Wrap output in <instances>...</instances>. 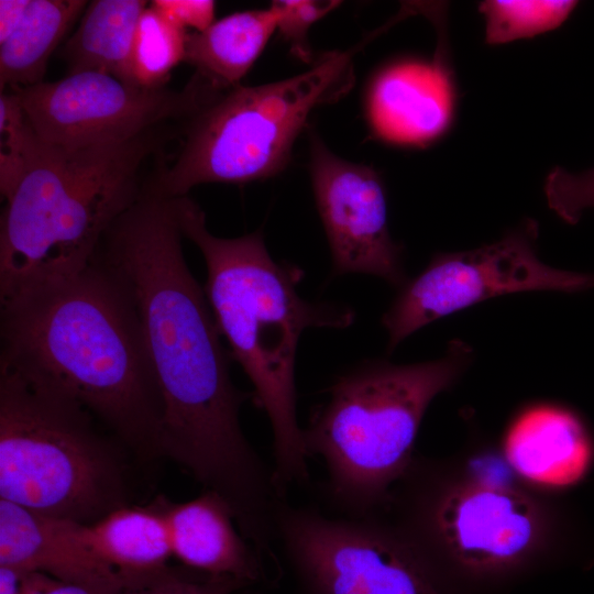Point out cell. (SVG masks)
<instances>
[{
    "instance_id": "cell-13",
    "label": "cell",
    "mask_w": 594,
    "mask_h": 594,
    "mask_svg": "<svg viewBox=\"0 0 594 594\" xmlns=\"http://www.w3.org/2000/svg\"><path fill=\"white\" fill-rule=\"evenodd\" d=\"M454 89L440 58L405 61L385 67L374 78L366 101L377 138L393 144L421 146L450 125Z\"/></svg>"
},
{
    "instance_id": "cell-29",
    "label": "cell",
    "mask_w": 594,
    "mask_h": 594,
    "mask_svg": "<svg viewBox=\"0 0 594 594\" xmlns=\"http://www.w3.org/2000/svg\"><path fill=\"white\" fill-rule=\"evenodd\" d=\"M30 0H0V42L16 28Z\"/></svg>"
},
{
    "instance_id": "cell-3",
    "label": "cell",
    "mask_w": 594,
    "mask_h": 594,
    "mask_svg": "<svg viewBox=\"0 0 594 594\" xmlns=\"http://www.w3.org/2000/svg\"><path fill=\"white\" fill-rule=\"evenodd\" d=\"M183 237L201 252L205 293L220 334L253 384V397L273 432V473L286 497L294 485L309 483L308 452L297 418L296 353L307 328L344 329L355 312L345 305L309 301L298 293L304 271L276 262L258 230L219 238L206 226L200 206L188 196L173 198Z\"/></svg>"
},
{
    "instance_id": "cell-31",
    "label": "cell",
    "mask_w": 594,
    "mask_h": 594,
    "mask_svg": "<svg viewBox=\"0 0 594 594\" xmlns=\"http://www.w3.org/2000/svg\"><path fill=\"white\" fill-rule=\"evenodd\" d=\"M246 588H248V587H246ZM246 588L240 590V591H238L235 594H250V593H245Z\"/></svg>"
},
{
    "instance_id": "cell-27",
    "label": "cell",
    "mask_w": 594,
    "mask_h": 594,
    "mask_svg": "<svg viewBox=\"0 0 594 594\" xmlns=\"http://www.w3.org/2000/svg\"><path fill=\"white\" fill-rule=\"evenodd\" d=\"M150 6L170 24L186 32H201L215 20L211 0H154Z\"/></svg>"
},
{
    "instance_id": "cell-24",
    "label": "cell",
    "mask_w": 594,
    "mask_h": 594,
    "mask_svg": "<svg viewBox=\"0 0 594 594\" xmlns=\"http://www.w3.org/2000/svg\"><path fill=\"white\" fill-rule=\"evenodd\" d=\"M549 208L569 224H576L584 210L594 208V168L574 174L554 167L546 177Z\"/></svg>"
},
{
    "instance_id": "cell-12",
    "label": "cell",
    "mask_w": 594,
    "mask_h": 594,
    "mask_svg": "<svg viewBox=\"0 0 594 594\" xmlns=\"http://www.w3.org/2000/svg\"><path fill=\"white\" fill-rule=\"evenodd\" d=\"M310 176L330 248L332 276L367 274L400 288L408 280L404 248L389 233L378 174L337 156L311 133Z\"/></svg>"
},
{
    "instance_id": "cell-5",
    "label": "cell",
    "mask_w": 594,
    "mask_h": 594,
    "mask_svg": "<svg viewBox=\"0 0 594 594\" xmlns=\"http://www.w3.org/2000/svg\"><path fill=\"white\" fill-rule=\"evenodd\" d=\"M473 358V348L454 339L436 360L405 365L365 360L334 378L302 430L308 455L324 463L321 493L338 516H374L408 469L429 405Z\"/></svg>"
},
{
    "instance_id": "cell-23",
    "label": "cell",
    "mask_w": 594,
    "mask_h": 594,
    "mask_svg": "<svg viewBox=\"0 0 594 594\" xmlns=\"http://www.w3.org/2000/svg\"><path fill=\"white\" fill-rule=\"evenodd\" d=\"M44 141L38 136L18 96L0 94V191L6 201L35 164Z\"/></svg>"
},
{
    "instance_id": "cell-17",
    "label": "cell",
    "mask_w": 594,
    "mask_h": 594,
    "mask_svg": "<svg viewBox=\"0 0 594 594\" xmlns=\"http://www.w3.org/2000/svg\"><path fill=\"white\" fill-rule=\"evenodd\" d=\"M85 526L91 549L124 588L150 583L172 569L161 495L146 505L120 507Z\"/></svg>"
},
{
    "instance_id": "cell-21",
    "label": "cell",
    "mask_w": 594,
    "mask_h": 594,
    "mask_svg": "<svg viewBox=\"0 0 594 594\" xmlns=\"http://www.w3.org/2000/svg\"><path fill=\"white\" fill-rule=\"evenodd\" d=\"M187 34L147 4L139 20L132 47L133 84L151 89L164 88L173 69L185 61Z\"/></svg>"
},
{
    "instance_id": "cell-11",
    "label": "cell",
    "mask_w": 594,
    "mask_h": 594,
    "mask_svg": "<svg viewBox=\"0 0 594 594\" xmlns=\"http://www.w3.org/2000/svg\"><path fill=\"white\" fill-rule=\"evenodd\" d=\"M442 541L465 584H490L512 576L528 559L539 534V516L525 494L503 485L475 483L452 490L425 506L417 527Z\"/></svg>"
},
{
    "instance_id": "cell-20",
    "label": "cell",
    "mask_w": 594,
    "mask_h": 594,
    "mask_svg": "<svg viewBox=\"0 0 594 594\" xmlns=\"http://www.w3.org/2000/svg\"><path fill=\"white\" fill-rule=\"evenodd\" d=\"M87 4L82 0H30L16 28L0 42L1 91L43 82L50 57Z\"/></svg>"
},
{
    "instance_id": "cell-26",
    "label": "cell",
    "mask_w": 594,
    "mask_h": 594,
    "mask_svg": "<svg viewBox=\"0 0 594 594\" xmlns=\"http://www.w3.org/2000/svg\"><path fill=\"white\" fill-rule=\"evenodd\" d=\"M246 587L251 586L231 578L190 579L170 569L150 583L123 588L121 594H235Z\"/></svg>"
},
{
    "instance_id": "cell-9",
    "label": "cell",
    "mask_w": 594,
    "mask_h": 594,
    "mask_svg": "<svg viewBox=\"0 0 594 594\" xmlns=\"http://www.w3.org/2000/svg\"><path fill=\"white\" fill-rule=\"evenodd\" d=\"M277 546L297 594H440L399 536L374 516H328L286 502Z\"/></svg>"
},
{
    "instance_id": "cell-7",
    "label": "cell",
    "mask_w": 594,
    "mask_h": 594,
    "mask_svg": "<svg viewBox=\"0 0 594 594\" xmlns=\"http://www.w3.org/2000/svg\"><path fill=\"white\" fill-rule=\"evenodd\" d=\"M356 51L329 52L299 75L219 95L188 119L179 152L147 188L176 198L201 184H245L278 174L312 110L351 89Z\"/></svg>"
},
{
    "instance_id": "cell-1",
    "label": "cell",
    "mask_w": 594,
    "mask_h": 594,
    "mask_svg": "<svg viewBox=\"0 0 594 594\" xmlns=\"http://www.w3.org/2000/svg\"><path fill=\"white\" fill-rule=\"evenodd\" d=\"M182 238L173 198L145 188L106 233L94 260L117 278L138 317L163 406L160 457L248 519L273 504V469L242 430L240 410L249 394L231 380V354L186 263Z\"/></svg>"
},
{
    "instance_id": "cell-22",
    "label": "cell",
    "mask_w": 594,
    "mask_h": 594,
    "mask_svg": "<svg viewBox=\"0 0 594 594\" xmlns=\"http://www.w3.org/2000/svg\"><path fill=\"white\" fill-rule=\"evenodd\" d=\"M576 4L578 1H483L479 9L485 20V41L503 44L554 30Z\"/></svg>"
},
{
    "instance_id": "cell-28",
    "label": "cell",
    "mask_w": 594,
    "mask_h": 594,
    "mask_svg": "<svg viewBox=\"0 0 594 594\" xmlns=\"http://www.w3.org/2000/svg\"><path fill=\"white\" fill-rule=\"evenodd\" d=\"M123 588L119 582H65L41 572L23 573L21 579V594H121Z\"/></svg>"
},
{
    "instance_id": "cell-19",
    "label": "cell",
    "mask_w": 594,
    "mask_h": 594,
    "mask_svg": "<svg viewBox=\"0 0 594 594\" xmlns=\"http://www.w3.org/2000/svg\"><path fill=\"white\" fill-rule=\"evenodd\" d=\"M146 7L147 2L143 0L89 2L62 50L68 73L101 72L133 84L132 47Z\"/></svg>"
},
{
    "instance_id": "cell-30",
    "label": "cell",
    "mask_w": 594,
    "mask_h": 594,
    "mask_svg": "<svg viewBox=\"0 0 594 594\" xmlns=\"http://www.w3.org/2000/svg\"><path fill=\"white\" fill-rule=\"evenodd\" d=\"M21 579L14 569L0 566V594H21Z\"/></svg>"
},
{
    "instance_id": "cell-14",
    "label": "cell",
    "mask_w": 594,
    "mask_h": 594,
    "mask_svg": "<svg viewBox=\"0 0 594 594\" xmlns=\"http://www.w3.org/2000/svg\"><path fill=\"white\" fill-rule=\"evenodd\" d=\"M0 566L65 582L122 584L91 549L85 524L45 516L6 499H0Z\"/></svg>"
},
{
    "instance_id": "cell-2",
    "label": "cell",
    "mask_w": 594,
    "mask_h": 594,
    "mask_svg": "<svg viewBox=\"0 0 594 594\" xmlns=\"http://www.w3.org/2000/svg\"><path fill=\"white\" fill-rule=\"evenodd\" d=\"M0 365L85 407L141 462L160 457L163 406L140 323L97 260L1 304Z\"/></svg>"
},
{
    "instance_id": "cell-18",
    "label": "cell",
    "mask_w": 594,
    "mask_h": 594,
    "mask_svg": "<svg viewBox=\"0 0 594 594\" xmlns=\"http://www.w3.org/2000/svg\"><path fill=\"white\" fill-rule=\"evenodd\" d=\"M276 30L271 7L233 12L205 31L188 32L184 62L210 89L223 94L241 85Z\"/></svg>"
},
{
    "instance_id": "cell-25",
    "label": "cell",
    "mask_w": 594,
    "mask_h": 594,
    "mask_svg": "<svg viewBox=\"0 0 594 594\" xmlns=\"http://www.w3.org/2000/svg\"><path fill=\"white\" fill-rule=\"evenodd\" d=\"M341 2L311 0H278L270 6L277 19V30L290 44L296 57L309 62L310 50L307 44V33L310 28L340 6Z\"/></svg>"
},
{
    "instance_id": "cell-15",
    "label": "cell",
    "mask_w": 594,
    "mask_h": 594,
    "mask_svg": "<svg viewBox=\"0 0 594 594\" xmlns=\"http://www.w3.org/2000/svg\"><path fill=\"white\" fill-rule=\"evenodd\" d=\"M161 498L173 557L208 576L231 578L250 586L263 581L262 556L242 535L220 495L204 490L183 503Z\"/></svg>"
},
{
    "instance_id": "cell-8",
    "label": "cell",
    "mask_w": 594,
    "mask_h": 594,
    "mask_svg": "<svg viewBox=\"0 0 594 594\" xmlns=\"http://www.w3.org/2000/svg\"><path fill=\"white\" fill-rule=\"evenodd\" d=\"M538 224L526 220L496 242L440 253L397 293L382 317L387 352L422 327L481 301L535 290L579 293L594 288V273L556 268L537 253Z\"/></svg>"
},
{
    "instance_id": "cell-10",
    "label": "cell",
    "mask_w": 594,
    "mask_h": 594,
    "mask_svg": "<svg viewBox=\"0 0 594 594\" xmlns=\"http://www.w3.org/2000/svg\"><path fill=\"white\" fill-rule=\"evenodd\" d=\"M11 91L43 141L75 148L125 142L166 121L188 120L217 97L196 76L176 91L91 70Z\"/></svg>"
},
{
    "instance_id": "cell-6",
    "label": "cell",
    "mask_w": 594,
    "mask_h": 594,
    "mask_svg": "<svg viewBox=\"0 0 594 594\" xmlns=\"http://www.w3.org/2000/svg\"><path fill=\"white\" fill-rule=\"evenodd\" d=\"M127 452L80 404L0 365V499L92 524L130 505Z\"/></svg>"
},
{
    "instance_id": "cell-4",
    "label": "cell",
    "mask_w": 594,
    "mask_h": 594,
    "mask_svg": "<svg viewBox=\"0 0 594 594\" xmlns=\"http://www.w3.org/2000/svg\"><path fill=\"white\" fill-rule=\"evenodd\" d=\"M160 129L86 147L44 141L6 201L0 226V304L67 280L94 261L112 224L142 195Z\"/></svg>"
},
{
    "instance_id": "cell-16",
    "label": "cell",
    "mask_w": 594,
    "mask_h": 594,
    "mask_svg": "<svg viewBox=\"0 0 594 594\" xmlns=\"http://www.w3.org/2000/svg\"><path fill=\"white\" fill-rule=\"evenodd\" d=\"M505 454L526 480L569 487L588 473L594 460L592 433L574 410L560 405L532 406L509 426Z\"/></svg>"
}]
</instances>
